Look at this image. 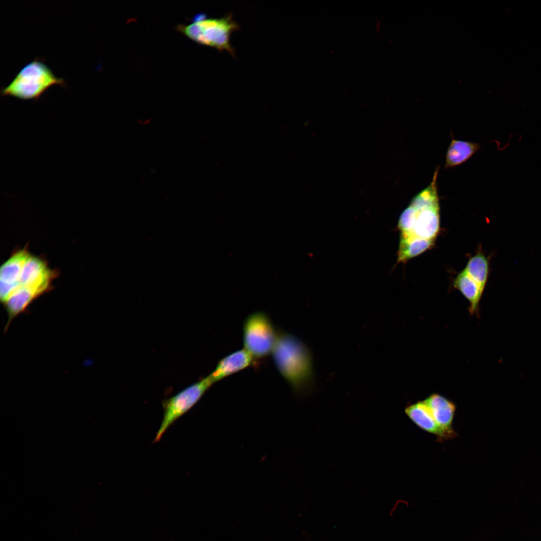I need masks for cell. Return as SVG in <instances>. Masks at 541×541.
Returning a JSON list of instances; mask_svg holds the SVG:
<instances>
[{
  "instance_id": "obj_1",
  "label": "cell",
  "mask_w": 541,
  "mask_h": 541,
  "mask_svg": "<svg viewBox=\"0 0 541 541\" xmlns=\"http://www.w3.org/2000/svg\"><path fill=\"white\" fill-rule=\"evenodd\" d=\"M272 353L277 369L296 393L305 395L312 391L313 357L303 341L290 333L279 331Z\"/></svg>"
},
{
  "instance_id": "obj_2",
  "label": "cell",
  "mask_w": 541,
  "mask_h": 541,
  "mask_svg": "<svg viewBox=\"0 0 541 541\" xmlns=\"http://www.w3.org/2000/svg\"><path fill=\"white\" fill-rule=\"evenodd\" d=\"M55 85L64 86V79L57 77L42 61L36 59L25 66L1 92L4 96L25 100H38Z\"/></svg>"
},
{
  "instance_id": "obj_3",
  "label": "cell",
  "mask_w": 541,
  "mask_h": 541,
  "mask_svg": "<svg viewBox=\"0 0 541 541\" xmlns=\"http://www.w3.org/2000/svg\"><path fill=\"white\" fill-rule=\"evenodd\" d=\"M194 22L186 26H180L179 31L196 43L225 51L234 56V52L230 40L232 34L240 26L229 14L220 18H206L204 15L197 17Z\"/></svg>"
},
{
  "instance_id": "obj_4",
  "label": "cell",
  "mask_w": 541,
  "mask_h": 541,
  "mask_svg": "<svg viewBox=\"0 0 541 541\" xmlns=\"http://www.w3.org/2000/svg\"><path fill=\"white\" fill-rule=\"evenodd\" d=\"M434 173L429 185L414 196L409 204L416 211L412 236L426 239H436L440 230V207L437 178Z\"/></svg>"
},
{
  "instance_id": "obj_5",
  "label": "cell",
  "mask_w": 541,
  "mask_h": 541,
  "mask_svg": "<svg viewBox=\"0 0 541 541\" xmlns=\"http://www.w3.org/2000/svg\"><path fill=\"white\" fill-rule=\"evenodd\" d=\"M278 333L267 314L253 313L243 325L244 349L254 359L264 358L272 352Z\"/></svg>"
},
{
  "instance_id": "obj_6",
  "label": "cell",
  "mask_w": 541,
  "mask_h": 541,
  "mask_svg": "<svg viewBox=\"0 0 541 541\" xmlns=\"http://www.w3.org/2000/svg\"><path fill=\"white\" fill-rule=\"evenodd\" d=\"M213 384L207 376L164 400L162 402L163 418L154 442L158 441L169 427L189 410Z\"/></svg>"
},
{
  "instance_id": "obj_7",
  "label": "cell",
  "mask_w": 541,
  "mask_h": 541,
  "mask_svg": "<svg viewBox=\"0 0 541 541\" xmlns=\"http://www.w3.org/2000/svg\"><path fill=\"white\" fill-rule=\"evenodd\" d=\"M55 277L56 272L48 267L44 260L30 254L24 265L19 284L20 287L28 288L41 295L51 288Z\"/></svg>"
},
{
  "instance_id": "obj_8",
  "label": "cell",
  "mask_w": 541,
  "mask_h": 541,
  "mask_svg": "<svg viewBox=\"0 0 541 541\" xmlns=\"http://www.w3.org/2000/svg\"><path fill=\"white\" fill-rule=\"evenodd\" d=\"M30 255L27 248L15 252L1 266L0 298L4 303L19 288V281L24 265Z\"/></svg>"
},
{
  "instance_id": "obj_9",
  "label": "cell",
  "mask_w": 541,
  "mask_h": 541,
  "mask_svg": "<svg viewBox=\"0 0 541 541\" xmlns=\"http://www.w3.org/2000/svg\"><path fill=\"white\" fill-rule=\"evenodd\" d=\"M429 407L433 417L440 429L444 441L457 436L452 425L456 411V405L445 397L434 393L424 400Z\"/></svg>"
},
{
  "instance_id": "obj_10",
  "label": "cell",
  "mask_w": 541,
  "mask_h": 541,
  "mask_svg": "<svg viewBox=\"0 0 541 541\" xmlns=\"http://www.w3.org/2000/svg\"><path fill=\"white\" fill-rule=\"evenodd\" d=\"M255 359L244 349L235 351L221 359L209 375L213 383L251 366Z\"/></svg>"
},
{
  "instance_id": "obj_11",
  "label": "cell",
  "mask_w": 541,
  "mask_h": 541,
  "mask_svg": "<svg viewBox=\"0 0 541 541\" xmlns=\"http://www.w3.org/2000/svg\"><path fill=\"white\" fill-rule=\"evenodd\" d=\"M405 413L410 420L421 429L434 435L437 441H444L442 433L436 423L431 410L424 400L407 406Z\"/></svg>"
},
{
  "instance_id": "obj_12",
  "label": "cell",
  "mask_w": 541,
  "mask_h": 541,
  "mask_svg": "<svg viewBox=\"0 0 541 541\" xmlns=\"http://www.w3.org/2000/svg\"><path fill=\"white\" fill-rule=\"evenodd\" d=\"M478 144L473 142L452 139L447 149L445 167L450 168L468 160L479 150Z\"/></svg>"
},
{
  "instance_id": "obj_13",
  "label": "cell",
  "mask_w": 541,
  "mask_h": 541,
  "mask_svg": "<svg viewBox=\"0 0 541 541\" xmlns=\"http://www.w3.org/2000/svg\"><path fill=\"white\" fill-rule=\"evenodd\" d=\"M453 287L469 302L470 313L473 314L476 313L483 290L464 269L458 273L455 278Z\"/></svg>"
},
{
  "instance_id": "obj_14",
  "label": "cell",
  "mask_w": 541,
  "mask_h": 541,
  "mask_svg": "<svg viewBox=\"0 0 541 541\" xmlns=\"http://www.w3.org/2000/svg\"><path fill=\"white\" fill-rule=\"evenodd\" d=\"M435 240L412 236H400L397 262H405L431 248Z\"/></svg>"
},
{
  "instance_id": "obj_15",
  "label": "cell",
  "mask_w": 541,
  "mask_h": 541,
  "mask_svg": "<svg viewBox=\"0 0 541 541\" xmlns=\"http://www.w3.org/2000/svg\"><path fill=\"white\" fill-rule=\"evenodd\" d=\"M40 295L28 288L21 287L4 303L9 317V324L17 316L23 312L28 306Z\"/></svg>"
},
{
  "instance_id": "obj_16",
  "label": "cell",
  "mask_w": 541,
  "mask_h": 541,
  "mask_svg": "<svg viewBox=\"0 0 541 541\" xmlns=\"http://www.w3.org/2000/svg\"><path fill=\"white\" fill-rule=\"evenodd\" d=\"M489 260L481 251L471 256L464 268L484 291L489 274Z\"/></svg>"
}]
</instances>
